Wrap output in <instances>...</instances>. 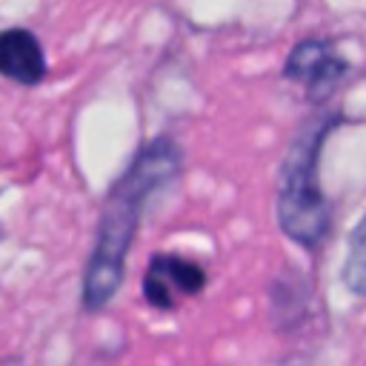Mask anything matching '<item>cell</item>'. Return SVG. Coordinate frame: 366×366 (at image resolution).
Here are the masks:
<instances>
[{
	"label": "cell",
	"instance_id": "6da1fadb",
	"mask_svg": "<svg viewBox=\"0 0 366 366\" xmlns=\"http://www.w3.org/2000/svg\"><path fill=\"white\" fill-rule=\"evenodd\" d=\"M180 160H183L180 146L172 137H157L134 157L129 172L106 194L100 223H97V240L83 274L86 312H97L114 297L123 280L126 254L134 240L140 214L149 197L177 177Z\"/></svg>",
	"mask_w": 366,
	"mask_h": 366
},
{
	"label": "cell",
	"instance_id": "7a4b0ae2",
	"mask_svg": "<svg viewBox=\"0 0 366 366\" xmlns=\"http://www.w3.org/2000/svg\"><path fill=\"white\" fill-rule=\"evenodd\" d=\"M337 120L340 112H323L309 117L283 154L277 223L283 234L303 249L320 246L329 232V203L320 186V149Z\"/></svg>",
	"mask_w": 366,
	"mask_h": 366
},
{
	"label": "cell",
	"instance_id": "3957f363",
	"mask_svg": "<svg viewBox=\"0 0 366 366\" xmlns=\"http://www.w3.org/2000/svg\"><path fill=\"white\" fill-rule=\"evenodd\" d=\"M203 266L180 254H154L143 274V297L154 309H174L183 297L203 292Z\"/></svg>",
	"mask_w": 366,
	"mask_h": 366
},
{
	"label": "cell",
	"instance_id": "277c9868",
	"mask_svg": "<svg viewBox=\"0 0 366 366\" xmlns=\"http://www.w3.org/2000/svg\"><path fill=\"white\" fill-rule=\"evenodd\" d=\"M349 63L337 54V49L326 40H300L286 57L283 74L300 86H306L315 97L332 92L337 80L346 74Z\"/></svg>",
	"mask_w": 366,
	"mask_h": 366
},
{
	"label": "cell",
	"instance_id": "5b68a950",
	"mask_svg": "<svg viewBox=\"0 0 366 366\" xmlns=\"http://www.w3.org/2000/svg\"><path fill=\"white\" fill-rule=\"evenodd\" d=\"M0 74L20 83L34 86L46 74V57L40 40L26 29H6L0 31Z\"/></svg>",
	"mask_w": 366,
	"mask_h": 366
},
{
	"label": "cell",
	"instance_id": "8992f818",
	"mask_svg": "<svg viewBox=\"0 0 366 366\" xmlns=\"http://www.w3.org/2000/svg\"><path fill=\"white\" fill-rule=\"evenodd\" d=\"M343 283L349 292L366 297V214L357 220L352 237H349V252L343 263Z\"/></svg>",
	"mask_w": 366,
	"mask_h": 366
}]
</instances>
